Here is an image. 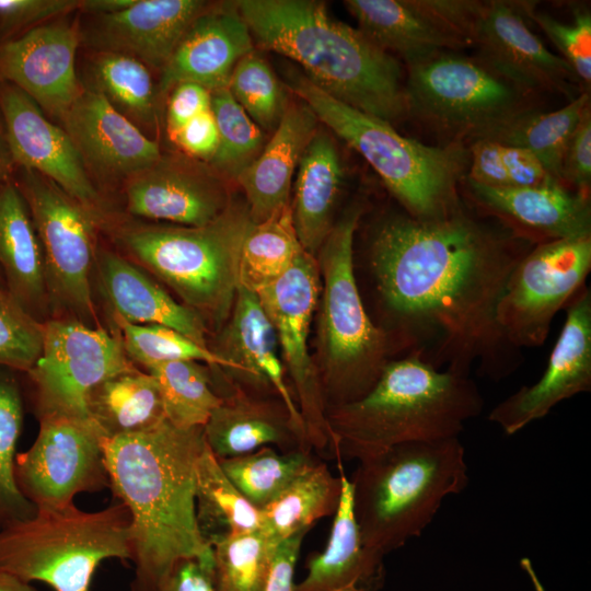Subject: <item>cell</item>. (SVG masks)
Here are the masks:
<instances>
[{"mask_svg":"<svg viewBox=\"0 0 591 591\" xmlns=\"http://www.w3.org/2000/svg\"><path fill=\"white\" fill-rule=\"evenodd\" d=\"M534 245L464 209L430 220L408 213L382 220L368 247V268L385 324L391 359L494 381L513 373L521 350L505 336L497 306Z\"/></svg>","mask_w":591,"mask_h":591,"instance_id":"cell-1","label":"cell"},{"mask_svg":"<svg viewBox=\"0 0 591 591\" xmlns=\"http://www.w3.org/2000/svg\"><path fill=\"white\" fill-rule=\"evenodd\" d=\"M205 444L204 427L178 428L167 420L143 432L104 439L109 486L131 518V591H159L182 559L213 560L195 506Z\"/></svg>","mask_w":591,"mask_h":591,"instance_id":"cell-2","label":"cell"},{"mask_svg":"<svg viewBox=\"0 0 591 591\" xmlns=\"http://www.w3.org/2000/svg\"><path fill=\"white\" fill-rule=\"evenodd\" d=\"M256 44L300 65L316 86L394 124L408 116L399 62L361 31L329 16L314 0H239Z\"/></svg>","mask_w":591,"mask_h":591,"instance_id":"cell-3","label":"cell"},{"mask_svg":"<svg viewBox=\"0 0 591 591\" xmlns=\"http://www.w3.org/2000/svg\"><path fill=\"white\" fill-rule=\"evenodd\" d=\"M483 407L471 376L394 358L364 396L326 410L328 453L361 461L403 443L459 438Z\"/></svg>","mask_w":591,"mask_h":591,"instance_id":"cell-4","label":"cell"},{"mask_svg":"<svg viewBox=\"0 0 591 591\" xmlns=\"http://www.w3.org/2000/svg\"><path fill=\"white\" fill-rule=\"evenodd\" d=\"M117 252L171 289L219 329L230 317L245 236L253 222L246 202L231 200L201 227L112 221L103 218Z\"/></svg>","mask_w":591,"mask_h":591,"instance_id":"cell-5","label":"cell"},{"mask_svg":"<svg viewBox=\"0 0 591 591\" xmlns=\"http://www.w3.org/2000/svg\"><path fill=\"white\" fill-rule=\"evenodd\" d=\"M468 480L459 438L403 443L359 461L350 483L362 543L383 556L402 547Z\"/></svg>","mask_w":591,"mask_h":591,"instance_id":"cell-6","label":"cell"},{"mask_svg":"<svg viewBox=\"0 0 591 591\" xmlns=\"http://www.w3.org/2000/svg\"><path fill=\"white\" fill-rule=\"evenodd\" d=\"M363 205L355 201L334 223L316 260L323 280L316 363L326 410L358 401L391 360L387 338L372 321L355 268V234Z\"/></svg>","mask_w":591,"mask_h":591,"instance_id":"cell-7","label":"cell"},{"mask_svg":"<svg viewBox=\"0 0 591 591\" xmlns=\"http://www.w3.org/2000/svg\"><path fill=\"white\" fill-rule=\"evenodd\" d=\"M287 82L320 123L366 159L406 213L437 219L461 204L462 152L406 138L391 124L334 99L304 74L291 73Z\"/></svg>","mask_w":591,"mask_h":591,"instance_id":"cell-8","label":"cell"},{"mask_svg":"<svg viewBox=\"0 0 591 591\" xmlns=\"http://www.w3.org/2000/svg\"><path fill=\"white\" fill-rule=\"evenodd\" d=\"M132 558L131 518L115 503L99 511L76 505L36 514L0 529V571L54 591H90L106 559Z\"/></svg>","mask_w":591,"mask_h":591,"instance_id":"cell-9","label":"cell"},{"mask_svg":"<svg viewBox=\"0 0 591 591\" xmlns=\"http://www.w3.org/2000/svg\"><path fill=\"white\" fill-rule=\"evenodd\" d=\"M32 217L45 264L53 317L104 325L93 291L101 217L45 176L26 171L18 185Z\"/></svg>","mask_w":591,"mask_h":591,"instance_id":"cell-10","label":"cell"},{"mask_svg":"<svg viewBox=\"0 0 591 591\" xmlns=\"http://www.w3.org/2000/svg\"><path fill=\"white\" fill-rule=\"evenodd\" d=\"M408 115L445 131L482 132L522 111V91L479 60L439 53L408 65Z\"/></svg>","mask_w":591,"mask_h":591,"instance_id":"cell-11","label":"cell"},{"mask_svg":"<svg viewBox=\"0 0 591 591\" xmlns=\"http://www.w3.org/2000/svg\"><path fill=\"white\" fill-rule=\"evenodd\" d=\"M135 368L112 324L90 327L69 317L48 320L42 355L25 373L37 418L92 419L86 406L90 392L104 380Z\"/></svg>","mask_w":591,"mask_h":591,"instance_id":"cell-12","label":"cell"},{"mask_svg":"<svg viewBox=\"0 0 591 591\" xmlns=\"http://www.w3.org/2000/svg\"><path fill=\"white\" fill-rule=\"evenodd\" d=\"M591 270V236L534 245L513 269L497 321L515 348L542 345L556 313L583 287Z\"/></svg>","mask_w":591,"mask_h":591,"instance_id":"cell-13","label":"cell"},{"mask_svg":"<svg viewBox=\"0 0 591 591\" xmlns=\"http://www.w3.org/2000/svg\"><path fill=\"white\" fill-rule=\"evenodd\" d=\"M38 421L35 441L14 463L16 485L37 510H62L77 495L109 486L106 437L93 419L50 415Z\"/></svg>","mask_w":591,"mask_h":591,"instance_id":"cell-14","label":"cell"},{"mask_svg":"<svg viewBox=\"0 0 591 591\" xmlns=\"http://www.w3.org/2000/svg\"><path fill=\"white\" fill-rule=\"evenodd\" d=\"M316 257L302 250L293 265L257 292L271 321L282 363L292 382L298 407L312 449L328 450L326 404L316 363L309 352V333L321 292Z\"/></svg>","mask_w":591,"mask_h":591,"instance_id":"cell-15","label":"cell"},{"mask_svg":"<svg viewBox=\"0 0 591 591\" xmlns=\"http://www.w3.org/2000/svg\"><path fill=\"white\" fill-rule=\"evenodd\" d=\"M345 7L372 43L407 65L444 49L473 46L479 2L457 0H346Z\"/></svg>","mask_w":591,"mask_h":591,"instance_id":"cell-16","label":"cell"},{"mask_svg":"<svg viewBox=\"0 0 591 591\" xmlns=\"http://www.w3.org/2000/svg\"><path fill=\"white\" fill-rule=\"evenodd\" d=\"M529 2H479L473 24V46L479 61L522 92L549 91L569 100L579 82L570 66L549 51L530 30Z\"/></svg>","mask_w":591,"mask_h":591,"instance_id":"cell-17","label":"cell"},{"mask_svg":"<svg viewBox=\"0 0 591 591\" xmlns=\"http://www.w3.org/2000/svg\"><path fill=\"white\" fill-rule=\"evenodd\" d=\"M566 320L546 370L488 415L506 434H514L545 417L560 402L591 391V291L583 286L566 305Z\"/></svg>","mask_w":591,"mask_h":591,"instance_id":"cell-18","label":"cell"},{"mask_svg":"<svg viewBox=\"0 0 591 591\" xmlns=\"http://www.w3.org/2000/svg\"><path fill=\"white\" fill-rule=\"evenodd\" d=\"M0 112L12 159L26 171L53 181L102 218V198L67 131L49 121L30 96L10 83L0 82Z\"/></svg>","mask_w":591,"mask_h":591,"instance_id":"cell-19","label":"cell"},{"mask_svg":"<svg viewBox=\"0 0 591 591\" xmlns=\"http://www.w3.org/2000/svg\"><path fill=\"white\" fill-rule=\"evenodd\" d=\"M77 28L53 23L0 45V82L13 84L62 120L82 93L76 74Z\"/></svg>","mask_w":591,"mask_h":591,"instance_id":"cell-20","label":"cell"},{"mask_svg":"<svg viewBox=\"0 0 591 591\" xmlns=\"http://www.w3.org/2000/svg\"><path fill=\"white\" fill-rule=\"evenodd\" d=\"M125 200L126 211L132 217L201 227L215 220L232 198L218 173L162 157L127 179Z\"/></svg>","mask_w":591,"mask_h":591,"instance_id":"cell-21","label":"cell"},{"mask_svg":"<svg viewBox=\"0 0 591 591\" xmlns=\"http://www.w3.org/2000/svg\"><path fill=\"white\" fill-rule=\"evenodd\" d=\"M253 50L252 34L235 2L208 5L162 68L158 94L186 82L210 92L228 88L237 61Z\"/></svg>","mask_w":591,"mask_h":591,"instance_id":"cell-22","label":"cell"},{"mask_svg":"<svg viewBox=\"0 0 591 591\" xmlns=\"http://www.w3.org/2000/svg\"><path fill=\"white\" fill-rule=\"evenodd\" d=\"M475 202L506 221L510 232L533 244L591 236L589 195L556 181L528 187H490L472 179Z\"/></svg>","mask_w":591,"mask_h":591,"instance_id":"cell-23","label":"cell"},{"mask_svg":"<svg viewBox=\"0 0 591 591\" xmlns=\"http://www.w3.org/2000/svg\"><path fill=\"white\" fill-rule=\"evenodd\" d=\"M62 121L83 163L105 175L128 179L162 158L159 144L97 89L83 90Z\"/></svg>","mask_w":591,"mask_h":591,"instance_id":"cell-24","label":"cell"},{"mask_svg":"<svg viewBox=\"0 0 591 591\" xmlns=\"http://www.w3.org/2000/svg\"><path fill=\"white\" fill-rule=\"evenodd\" d=\"M93 285L104 301L106 316L115 315L131 324L167 326L210 348L204 320L117 251L97 244Z\"/></svg>","mask_w":591,"mask_h":591,"instance_id":"cell-25","label":"cell"},{"mask_svg":"<svg viewBox=\"0 0 591 591\" xmlns=\"http://www.w3.org/2000/svg\"><path fill=\"white\" fill-rule=\"evenodd\" d=\"M211 349L236 364L237 373L247 383L273 392L287 408L296 428L306 437L296 395L287 382L286 369L278 355L274 325L257 293L239 286L228 323L219 343Z\"/></svg>","mask_w":591,"mask_h":591,"instance_id":"cell-26","label":"cell"},{"mask_svg":"<svg viewBox=\"0 0 591 591\" xmlns=\"http://www.w3.org/2000/svg\"><path fill=\"white\" fill-rule=\"evenodd\" d=\"M208 5L200 0H136L120 12L99 15L94 38L107 51L129 55L162 69Z\"/></svg>","mask_w":591,"mask_h":591,"instance_id":"cell-27","label":"cell"},{"mask_svg":"<svg viewBox=\"0 0 591 591\" xmlns=\"http://www.w3.org/2000/svg\"><path fill=\"white\" fill-rule=\"evenodd\" d=\"M204 437L216 457H234L266 445L282 452L312 450L279 398L254 396L240 386L222 396L204 426Z\"/></svg>","mask_w":591,"mask_h":591,"instance_id":"cell-28","label":"cell"},{"mask_svg":"<svg viewBox=\"0 0 591 591\" xmlns=\"http://www.w3.org/2000/svg\"><path fill=\"white\" fill-rule=\"evenodd\" d=\"M318 123L304 102L289 104L258 157L236 177L254 224L290 204L293 175Z\"/></svg>","mask_w":591,"mask_h":591,"instance_id":"cell-29","label":"cell"},{"mask_svg":"<svg viewBox=\"0 0 591 591\" xmlns=\"http://www.w3.org/2000/svg\"><path fill=\"white\" fill-rule=\"evenodd\" d=\"M337 462L341 494L326 547L309 559L308 575L293 591H379L384 584V556L362 543L351 483Z\"/></svg>","mask_w":591,"mask_h":591,"instance_id":"cell-30","label":"cell"},{"mask_svg":"<svg viewBox=\"0 0 591 591\" xmlns=\"http://www.w3.org/2000/svg\"><path fill=\"white\" fill-rule=\"evenodd\" d=\"M0 275L12 298L36 321L51 318L40 243L18 185L0 184Z\"/></svg>","mask_w":591,"mask_h":591,"instance_id":"cell-31","label":"cell"},{"mask_svg":"<svg viewBox=\"0 0 591 591\" xmlns=\"http://www.w3.org/2000/svg\"><path fill=\"white\" fill-rule=\"evenodd\" d=\"M341 182L343 167L335 141L318 128L299 161L291 204L299 242L314 257L334 225Z\"/></svg>","mask_w":591,"mask_h":591,"instance_id":"cell-32","label":"cell"},{"mask_svg":"<svg viewBox=\"0 0 591 591\" xmlns=\"http://www.w3.org/2000/svg\"><path fill=\"white\" fill-rule=\"evenodd\" d=\"M86 406L106 438L143 432L166 420L155 378L138 367L97 384Z\"/></svg>","mask_w":591,"mask_h":591,"instance_id":"cell-33","label":"cell"},{"mask_svg":"<svg viewBox=\"0 0 591 591\" xmlns=\"http://www.w3.org/2000/svg\"><path fill=\"white\" fill-rule=\"evenodd\" d=\"M589 107V93L584 92L557 111L522 109L475 139H488L531 152L549 176L561 183V163L566 147Z\"/></svg>","mask_w":591,"mask_h":591,"instance_id":"cell-34","label":"cell"},{"mask_svg":"<svg viewBox=\"0 0 591 591\" xmlns=\"http://www.w3.org/2000/svg\"><path fill=\"white\" fill-rule=\"evenodd\" d=\"M340 494V477H335L325 463L315 462L260 510V529L277 546L299 532L309 531L318 519L334 515Z\"/></svg>","mask_w":591,"mask_h":591,"instance_id":"cell-35","label":"cell"},{"mask_svg":"<svg viewBox=\"0 0 591 591\" xmlns=\"http://www.w3.org/2000/svg\"><path fill=\"white\" fill-rule=\"evenodd\" d=\"M196 519L208 544L262 526V512L234 486L207 443L197 463Z\"/></svg>","mask_w":591,"mask_h":591,"instance_id":"cell-36","label":"cell"},{"mask_svg":"<svg viewBox=\"0 0 591 591\" xmlns=\"http://www.w3.org/2000/svg\"><path fill=\"white\" fill-rule=\"evenodd\" d=\"M302 250L290 202L265 221L252 224L242 246L239 286L257 293L281 277Z\"/></svg>","mask_w":591,"mask_h":591,"instance_id":"cell-37","label":"cell"},{"mask_svg":"<svg viewBox=\"0 0 591 591\" xmlns=\"http://www.w3.org/2000/svg\"><path fill=\"white\" fill-rule=\"evenodd\" d=\"M217 460L234 486L258 510L273 502L316 462L311 452H277L270 445L243 455Z\"/></svg>","mask_w":591,"mask_h":591,"instance_id":"cell-38","label":"cell"},{"mask_svg":"<svg viewBox=\"0 0 591 591\" xmlns=\"http://www.w3.org/2000/svg\"><path fill=\"white\" fill-rule=\"evenodd\" d=\"M204 364L172 361L146 369L158 382L166 420L178 428L204 427L222 402Z\"/></svg>","mask_w":591,"mask_h":591,"instance_id":"cell-39","label":"cell"},{"mask_svg":"<svg viewBox=\"0 0 591 591\" xmlns=\"http://www.w3.org/2000/svg\"><path fill=\"white\" fill-rule=\"evenodd\" d=\"M16 371L0 366V529L36 514L14 476L16 445L23 428L24 405Z\"/></svg>","mask_w":591,"mask_h":591,"instance_id":"cell-40","label":"cell"},{"mask_svg":"<svg viewBox=\"0 0 591 591\" xmlns=\"http://www.w3.org/2000/svg\"><path fill=\"white\" fill-rule=\"evenodd\" d=\"M106 321L118 332L128 358L144 369L172 361H196L239 372L230 360L171 327L131 324L115 315H107Z\"/></svg>","mask_w":591,"mask_h":591,"instance_id":"cell-41","label":"cell"},{"mask_svg":"<svg viewBox=\"0 0 591 591\" xmlns=\"http://www.w3.org/2000/svg\"><path fill=\"white\" fill-rule=\"evenodd\" d=\"M210 109L219 137L217 151L210 162L221 177L235 181L263 150V131L228 88L210 92Z\"/></svg>","mask_w":591,"mask_h":591,"instance_id":"cell-42","label":"cell"},{"mask_svg":"<svg viewBox=\"0 0 591 591\" xmlns=\"http://www.w3.org/2000/svg\"><path fill=\"white\" fill-rule=\"evenodd\" d=\"M218 591H263L275 545L259 530L230 535L211 544Z\"/></svg>","mask_w":591,"mask_h":591,"instance_id":"cell-43","label":"cell"},{"mask_svg":"<svg viewBox=\"0 0 591 591\" xmlns=\"http://www.w3.org/2000/svg\"><path fill=\"white\" fill-rule=\"evenodd\" d=\"M97 90L125 116L141 123L154 118L155 93L146 65L116 51H103L94 62Z\"/></svg>","mask_w":591,"mask_h":591,"instance_id":"cell-44","label":"cell"},{"mask_svg":"<svg viewBox=\"0 0 591 591\" xmlns=\"http://www.w3.org/2000/svg\"><path fill=\"white\" fill-rule=\"evenodd\" d=\"M228 89L260 129L275 131L289 103L275 72L260 55L253 50L237 61Z\"/></svg>","mask_w":591,"mask_h":591,"instance_id":"cell-45","label":"cell"},{"mask_svg":"<svg viewBox=\"0 0 591 591\" xmlns=\"http://www.w3.org/2000/svg\"><path fill=\"white\" fill-rule=\"evenodd\" d=\"M44 323L32 317L0 283V366L28 372L39 359Z\"/></svg>","mask_w":591,"mask_h":591,"instance_id":"cell-46","label":"cell"},{"mask_svg":"<svg viewBox=\"0 0 591 591\" xmlns=\"http://www.w3.org/2000/svg\"><path fill=\"white\" fill-rule=\"evenodd\" d=\"M528 15L535 21L570 66L579 81L588 89L591 82V14L577 10L572 22L559 21L546 13L534 12L533 5Z\"/></svg>","mask_w":591,"mask_h":591,"instance_id":"cell-47","label":"cell"},{"mask_svg":"<svg viewBox=\"0 0 591 591\" xmlns=\"http://www.w3.org/2000/svg\"><path fill=\"white\" fill-rule=\"evenodd\" d=\"M561 183L589 195L591 184V111L586 109L566 147L561 163Z\"/></svg>","mask_w":591,"mask_h":591,"instance_id":"cell-48","label":"cell"},{"mask_svg":"<svg viewBox=\"0 0 591 591\" xmlns=\"http://www.w3.org/2000/svg\"><path fill=\"white\" fill-rule=\"evenodd\" d=\"M77 0H0V26L21 27L80 8Z\"/></svg>","mask_w":591,"mask_h":591,"instance_id":"cell-49","label":"cell"},{"mask_svg":"<svg viewBox=\"0 0 591 591\" xmlns=\"http://www.w3.org/2000/svg\"><path fill=\"white\" fill-rule=\"evenodd\" d=\"M166 124L170 137L189 120L210 109V91L195 83H179L170 91Z\"/></svg>","mask_w":591,"mask_h":591,"instance_id":"cell-50","label":"cell"},{"mask_svg":"<svg viewBox=\"0 0 591 591\" xmlns=\"http://www.w3.org/2000/svg\"><path fill=\"white\" fill-rule=\"evenodd\" d=\"M171 138L187 154L210 161L217 151L219 140L211 109L189 120Z\"/></svg>","mask_w":591,"mask_h":591,"instance_id":"cell-51","label":"cell"},{"mask_svg":"<svg viewBox=\"0 0 591 591\" xmlns=\"http://www.w3.org/2000/svg\"><path fill=\"white\" fill-rule=\"evenodd\" d=\"M500 157L507 174L508 187L537 186L555 181L541 162L524 149L500 144Z\"/></svg>","mask_w":591,"mask_h":591,"instance_id":"cell-52","label":"cell"},{"mask_svg":"<svg viewBox=\"0 0 591 591\" xmlns=\"http://www.w3.org/2000/svg\"><path fill=\"white\" fill-rule=\"evenodd\" d=\"M159 591H218L213 560L198 558L179 560L170 571Z\"/></svg>","mask_w":591,"mask_h":591,"instance_id":"cell-53","label":"cell"},{"mask_svg":"<svg viewBox=\"0 0 591 591\" xmlns=\"http://www.w3.org/2000/svg\"><path fill=\"white\" fill-rule=\"evenodd\" d=\"M306 532H299L275 547L263 591H293L294 567Z\"/></svg>","mask_w":591,"mask_h":591,"instance_id":"cell-54","label":"cell"},{"mask_svg":"<svg viewBox=\"0 0 591 591\" xmlns=\"http://www.w3.org/2000/svg\"><path fill=\"white\" fill-rule=\"evenodd\" d=\"M136 0H84L80 8L97 15L113 14L129 8Z\"/></svg>","mask_w":591,"mask_h":591,"instance_id":"cell-55","label":"cell"},{"mask_svg":"<svg viewBox=\"0 0 591 591\" xmlns=\"http://www.w3.org/2000/svg\"><path fill=\"white\" fill-rule=\"evenodd\" d=\"M0 591H37L26 582L11 573L0 571Z\"/></svg>","mask_w":591,"mask_h":591,"instance_id":"cell-56","label":"cell"},{"mask_svg":"<svg viewBox=\"0 0 591 591\" xmlns=\"http://www.w3.org/2000/svg\"><path fill=\"white\" fill-rule=\"evenodd\" d=\"M520 565L522 567V569L529 575L532 583H533V587L535 589V591H545L544 587L542 586L533 566H532V563L529 558H522L521 561H520Z\"/></svg>","mask_w":591,"mask_h":591,"instance_id":"cell-57","label":"cell"},{"mask_svg":"<svg viewBox=\"0 0 591 591\" xmlns=\"http://www.w3.org/2000/svg\"><path fill=\"white\" fill-rule=\"evenodd\" d=\"M4 142L7 143L5 139L3 138V134H2V129L0 125V178L3 175L5 158H7L5 150L8 149V144H4Z\"/></svg>","mask_w":591,"mask_h":591,"instance_id":"cell-58","label":"cell"},{"mask_svg":"<svg viewBox=\"0 0 591 591\" xmlns=\"http://www.w3.org/2000/svg\"><path fill=\"white\" fill-rule=\"evenodd\" d=\"M2 281L1 275H0V282Z\"/></svg>","mask_w":591,"mask_h":591,"instance_id":"cell-59","label":"cell"}]
</instances>
